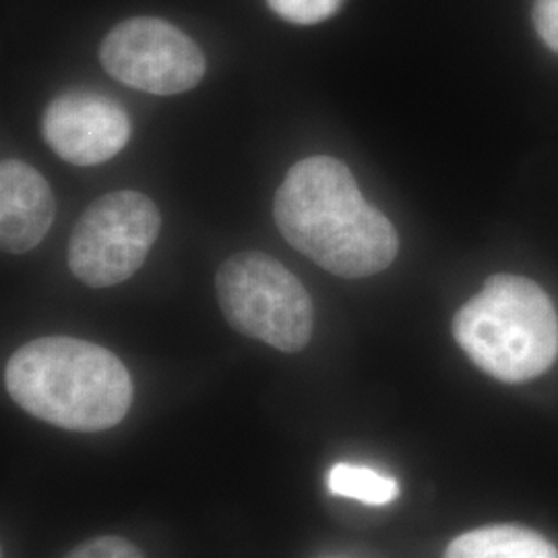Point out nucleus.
<instances>
[{"instance_id": "1", "label": "nucleus", "mask_w": 558, "mask_h": 558, "mask_svg": "<svg viewBox=\"0 0 558 558\" xmlns=\"http://www.w3.org/2000/svg\"><path fill=\"white\" fill-rule=\"evenodd\" d=\"M274 216L281 236L339 278H368L398 257L393 223L362 197L345 163L315 156L290 168Z\"/></svg>"}, {"instance_id": "2", "label": "nucleus", "mask_w": 558, "mask_h": 558, "mask_svg": "<svg viewBox=\"0 0 558 558\" xmlns=\"http://www.w3.org/2000/svg\"><path fill=\"white\" fill-rule=\"evenodd\" d=\"M4 385L27 414L75 433L117 426L133 401L124 364L98 343L75 338L25 343L7 362Z\"/></svg>"}, {"instance_id": "3", "label": "nucleus", "mask_w": 558, "mask_h": 558, "mask_svg": "<svg viewBox=\"0 0 558 558\" xmlns=\"http://www.w3.org/2000/svg\"><path fill=\"white\" fill-rule=\"evenodd\" d=\"M453 336L486 375L502 383H525L557 360V308L532 279L499 274L486 279L482 292L461 306Z\"/></svg>"}, {"instance_id": "4", "label": "nucleus", "mask_w": 558, "mask_h": 558, "mask_svg": "<svg viewBox=\"0 0 558 558\" xmlns=\"http://www.w3.org/2000/svg\"><path fill=\"white\" fill-rule=\"evenodd\" d=\"M221 313L242 336L294 354L313 336V302L300 279L265 253H240L216 278Z\"/></svg>"}, {"instance_id": "5", "label": "nucleus", "mask_w": 558, "mask_h": 558, "mask_svg": "<svg viewBox=\"0 0 558 558\" xmlns=\"http://www.w3.org/2000/svg\"><path fill=\"white\" fill-rule=\"evenodd\" d=\"M156 203L137 191H114L94 201L75 223L69 267L92 288L133 278L160 234Z\"/></svg>"}, {"instance_id": "6", "label": "nucleus", "mask_w": 558, "mask_h": 558, "mask_svg": "<svg viewBox=\"0 0 558 558\" xmlns=\"http://www.w3.org/2000/svg\"><path fill=\"white\" fill-rule=\"evenodd\" d=\"M100 60L114 80L156 96L191 92L205 75L199 46L177 25L156 17L119 23L101 41Z\"/></svg>"}, {"instance_id": "7", "label": "nucleus", "mask_w": 558, "mask_h": 558, "mask_svg": "<svg viewBox=\"0 0 558 558\" xmlns=\"http://www.w3.org/2000/svg\"><path fill=\"white\" fill-rule=\"evenodd\" d=\"M41 135L62 160L75 166H98L126 147L131 120L110 96L66 92L44 110Z\"/></svg>"}, {"instance_id": "8", "label": "nucleus", "mask_w": 558, "mask_h": 558, "mask_svg": "<svg viewBox=\"0 0 558 558\" xmlns=\"http://www.w3.org/2000/svg\"><path fill=\"white\" fill-rule=\"evenodd\" d=\"M57 201L36 168L20 160L0 166V240L7 253L21 255L40 244L54 223Z\"/></svg>"}, {"instance_id": "9", "label": "nucleus", "mask_w": 558, "mask_h": 558, "mask_svg": "<svg viewBox=\"0 0 558 558\" xmlns=\"http://www.w3.org/2000/svg\"><path fill=\"white\" fill-rule=\"evenodd\" d=\"M445 558H558V550L534 530L488 525L453 539Z\"/></svg>"}, {"instance_id": "10", "label": "nucleus", "mask_w": 558, "mask_h": 558, "mask_svg": "<svg viewBox=\"0 0 558 558\" xmlns=\"http://www.w3.org/2000/svg\"><path fill=\"white\" fill-rule=\"evenodd\" d=\"M327 488L331 495L356 499L364 505H389L398 499V482L385 474H379L366 465H352V463H336L329 470Z\"/></svg>"}, {"instance_id": "11", "label": "nucleus", "mask_w": 558, "mask_h": 558, "mask_svg": "<svg viewBox=\"0 0 558 558\" xmlns=\"http://www.w3.org/2000/svg\"><path fill=\"white\" fill-rule=\"evenodd\" d=\"M267 4L281 20L296 25H317L333 17L343 0H267Z\"/></svg>"}, {"instance_id": "12", "label": "nucleus", "mask_w": 558, "mask_h": 558, "mask_svg": "<svg viewBox=\"0 0 558 558\" xmlns=\"http://www.w3.org/2000/svg\"><path fill=\"white\" fill-rule=\"evenodd\" d=\"M64 558H145L141 555L140 548L133 546L129 539L114 538V536H106V538H96L85 542L77 546L75 550H71Z\"/></svg>"}, {"instance_id": "13", "label": "nucleus", "mask_w": 558, "mask_h": 558, "mask_svg": "<svg viewBox=\"0 0 558 558\" xmlns=\"http://www.w3.org/2000/svg\"><path fill=\"white\" fill-rule=\"evenodd\" d=\"M532 20L544 44L558 52V0H536Z\"/></svg>"}]
</instances>
